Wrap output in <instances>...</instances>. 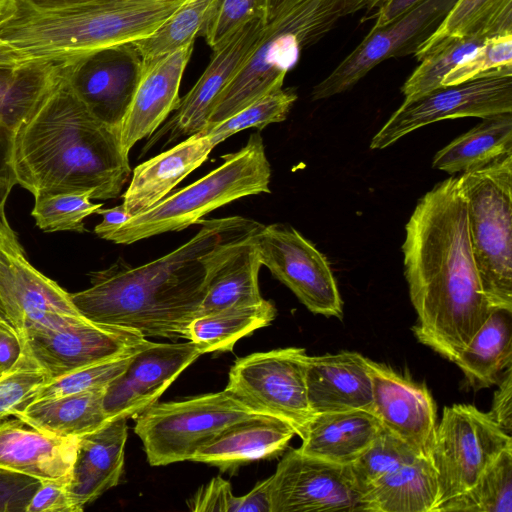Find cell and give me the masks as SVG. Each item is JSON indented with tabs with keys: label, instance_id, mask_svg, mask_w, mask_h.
I'll return each instance as SVG.
<instances>
[{
	"label": "cell",
	"instance_id": "cell-10",
	"mask_svg": "<svg viewBox=\"0 0 512 512\" xmlns=\"http://www.w3.org/2000/svg\"><path fill=\"white\" fill-rule=\"evenodd\" d=\"M308 356L303 348L287 347L241 357L225 389L259 413L286 422L302 438L314 416L307 397Z\"/></svg>",
	"mask_w": 512,
	"mask_h": 512
},
{
	"label": "cell",
	"instance_id": "cell-11",
	"mask_svg": "<svg viewBox=\"0 0 512 512\" xmlns=\"http://www.w3.org/2000/svg\"><path fill=\"white\" fill-rule=\"evenodd\" d=\"M457 0H421L363 40L311 92L322 100L353 88L381 62L414 55L436 31Z\"/></svg>",
	"mask_w": 512,
	"mask_h": 512
},
{
	"label": "cell",
	"instance_id": "cell-13",
	"mask_svg": "<svg viewBox=\"0 0 512 512\" xmlns=\"http://www.w3.org/2000/svg\"><path fill=\"white\" fill-rule=\"evenodd\" d=\"M0 298L21 337L81 315L70 293L29 262L4 209L0 210Z\"/></svg>",
	"mask_w": 512,
	"mask_h": 512
},
{
	"label": "cell",
	"instance_id": "cell-51",
	"mask_svg": "<svg viewBox=\"0 0 512 512\" xmlns=\"http://www.w3.org/2000/svg\"><path fill=\"white\" fill-rule=\"evenodd\" d=\"M23 350L22 337L16 328L0 323V375L15 365Z\"/></svg>",
	"mask_w": 512,
	"mask_h": 512
},
{
	"label": "cell",
	"instance_id": "cell-19",
	"mask_svg": "<svg viewBox=\"0 0 512 512\" xmlns=\"http://www.w3.org/2000/svg\"><path fill=\"white\" fill-rule=\"evenodd\" d=\"M372 383V413L384 431L428 457L436 428V405L423 384L366 359Z\"/></svg>",
	"mask_w": 512,
	"mask_h": 512
},
{
	"label": "cell",
	"instance_id": "cell-53",
	"mask_svg": "<svg viewBox=\"0 0 512 512\" xmlns=\"http://www.w3.org/2000/svg\"><path fill=\"white\" fill-rule=\"evenodd\" d=\"M421 0H386L369 15L362 18L361 22L375 20L372 28L380 27L396 18Z\"/></svg>",
	"mask_w": 512,
	"mask_h": 512
},
{
	"label": "cell",
	"instance_id": "cell-25",
	"mask_svg": "<svg viewBox=\"0 0 512 512\" xmlns=\"http://www.w3.org/2000/svg\"><path fill=\"white\" fill-rule=\"evenodd\" d=\"M286 422L262 415L237 422L202 445L191 461L203 462L222 472H235L251 461L282 454L294 437Z\"/></svg>",
	"mask_w": 512,
	"mask_h": 512
},
{
	"label": "cell",
	"instance_id": "cell-35",
	"mask_svg": "<svg viewBox=\"0 0 512 512\" xmlns=\"http://www.w3.org/2000/svg\"><path fill=\"white\" fill-rule=\"evenodd\" d=\"M512 33V0H457L436 31L418 48L420 61L451 37L491 38Z\"/></svg>",
	"mask_w": 512,
	"mask_h": 512
},
{
	"label": "cell",
	"instance_id": "cell-4",
	"mask_svg": "<svg viewBox=\"0 0 512 512\" xmlns=\"http://www.w3.org/2000/svg\"><path fill=\"white\" fill-rule=\"evenodd\" d=\"M185 1L15 0L0 40L29 62H73L148 36Z\"/></svg>",
	"mask_w": 512,
	"mask_h": 512
},
{
	"label": "cell",
	"instance_id": "cell-22",
	"mask_svg": "<svg viewBox=\"0 0 512 512\" xmlns=\"http://www.w3.org/2000/svg\"><path fill=\"white\" fill-rule=\"evenodd\" d=\"M127 419L109 421L78 437L75 461L66 490L76 512L117 486L124 472Z\"/></svg>",
	"mask_w": 512,
	"mask_h": 512
},
{
	"label": "cell",
	"instance_id": "cell-32",
	"mask_svg": "<svg viewBox=\"0 0 512 512\" xmlns=\"http://www.w3.org/2000/svg\"><path fill=\"white\" fill-rule=\"evenodd\" d=\"M253 237L237 246L216 268L196 317L264 299L258 282L262 264Z\"/></svg>",
	"mask_w": 512,
	"mask_h": 512
},
{
	"label": "cell",
	"instance_id": "cell-34",
	"mask_svg": "<svg viewBox=\"0 0 512 512\" xmlns=\"http://www.w3.org/2000/svg\"><path fill=\"white\" fill-rule=\"evenodd\" d=\"M276 316L269 300L249 305L231 306L194 318L188 326L187 339L203 352H230L241 338L268 326Z\"/></svg>",
	"mask_w": 512,
	"mask_h": 512
},
{
	"label": "cell",
	"instance_id": "cell-29",
	"mask_svg": "<svg viewBox=\"0 0 512 512\" xmlns=\"http://www.w3.org/2000/svg\"><path fill=\"white\" fill-rule=\"evenodd\" d=\"M105 389L38 399L13 416L34 428L59 437H80L109 421L103 398Z\"/></svg>",
	"mask_w": 512,
	"mask_h": 512
},
{
	"label": "cell",
	"instance_id": "cell-48",
	"mask_svg": "<svg viewBox=\"0 0 512 512\" xmlns=\"http://www.w3.org/2000/svg\"><path fill=\"white\" fill-rule=\"evenodd\" d=\"M26 512H76L66 490V485L42 481L32 496Z\"/></svg>",
	"mask_w": 512,
	"mask_h": 512
},
{
	"label": "cell",
	"instance_id": "cell-39",
	"mask_svg": "<svg viewBox=\"0 0 512 512\" xmlns=\"http://www.w3.org/2000/svg\"><path fill=\"white\" fill-rule=\"evenodd\" d=\"M296 100L294 91L274 88L200 134L207 135L215 147L244 129L253 127L261 130L269 124L284 121Z\"/></svg>",
	"mask_w": 512,
	"mask_h": 512
},
{
	"label": "cell",
	"instance_id": "cell-47",
	"mask_svg": "<svg viewBox=\"0 0 512 512\" xmlns=\"http://www.w3.org/2000/svg\"><path fill=\"white\" fill-rule=\"evenodd\" d=\"M236 497L231 484L220 476L212 478L187 500V506L195 512H234Z\"/></svg>",
	"mask_w": 512,
	"mask_h": 512
},
{
	"label": "cell",
	"instance_id": "cell-14",
	"mask_svg": "<svg viewBox=\"0 0 512 512\" xmlns=\"http://www.w3.org/2000/svg\"><path fill=\"white\" fill-rule=\"evenodd\" d=\"M22 341L24 349L50 380L96 363L135 354L149 343L134 330L96 323L82 315L56 326L27 331Z\"/></svg>",
	"mask_w": 512,
	"mask_h": 512
},
{
	"label": "cell",
	"instance_id": "cell-59",
	"mask_svg": "<svg viewBox=\"0 0 512 512\" xmlns=\"http://www.w3.org/2000/svg\"><path fill=\"white\" fill-rule=\"evenodd\" d=\"M0 323H7V324H12L11 320L9 319L6 311H5V308L3 306V303L1 301V298H0ZM14 326V325H13Z\"/></svg>",
	"mask_w": 512,
	"mask_h": 512
},
{
	"label": "cell",
	"instance_id": "cell-38",
	"mask_svg": "<svg viewBox=\"0 0 512 512\" xmlns=\"http://www.w3.org/2000/svg\"><path fill=\"white\" fill-rule=\"evenodd\" d=\"M486 40L477 36L451 37L436 45L402 85L404 101L415 100L440 88L443 78Z\"/></svg>",
	"mask_w": 512,
	"mask_h": 512
},
{
	"label": "cell",
	"instance_id": "cell-2",
	"mask_svg": "<svg viewBox=\"0 0 512 512\" xmlns=\"http://www.w3.org/2000/svg\"><path fill=\"white\" fill-rule=\"evenodd\" d=\"M405 230L414 335L453 362L493 311L474 261L459 178L445 179L420 198Z\"/></svg>",
	"mask_w": 512,
	"mask_h": 512
},
{
	"label": "cell",
	"instance_id": "cell-8",
	"mask_svg": "<svg viewBox=\"0 0 512 512\" xmlns=\"http://www.w3.org/2000/svg\"><path fill=\"white\" fill-rule=\"evenodd\" d=\"M262 415L224 389L156 402L135 418L134 432L142 441L148 463L166 466L191 461L202 445L227 427Z\"/></svg>",
	"mask_w": 512,
	"mask_h": 512
},
{
	"label": "cell",
	"instance_id": "cell-23",
	"mask_svg": "<svg viewBox=\"0 0 512 512\" xmlns=\"http://www.w3.org/2000/svg\"><path fill=\"white\" fill-rule=\"evenodd\" d=\"M366 359L351 351L308 356L307 397L314 415L349 410L372 412V383Z\"/></svg>",
	"mask_w": 512,
	"mask_h": 512
},
{
	"label": "cell",
	"instance_id": "cell-44",
	"mask_svg": "<svg viewBox=\"0 0 512 512\" xmlns=\"http://www.w3.org/2000/svg\"><path fill=\"white\" fill-rule=\"evenodd\" d=\"M133 355L106 360L52 379L36 390L34 401L106 389L114 379L125 371Z\"/></svg>",
	"mask_w": 512,
	"mask_h": 512
},
{
	"label": "cell",
	"instance_id": "cell-17",
	"mask_svg": "<svg viewBox=\"0 0 512 512\" xmlns=\"http://www.w3.org/2000/svg\"><path fill=\"white\" fill-rule=\"evenodd\" d=\"M201 355V349L188 340L149 341L132 356L125 371L106 387L103 407L108 421L138 417Z\"/></svg>",
	"mask_w": 512,
	"mask_h": 512
},
{
	"label": "cell",
	"instance_id": "cell-41",
	"mask_svg": "<svg viewBox=\"0 0 512 512\" xmlns=\"http://www.w3.org/2000/svg\"><path fill=\"white\" fill-rule=\"evenodd\" d=\"M92 191H71L35 199L31 215L36 225L45 232H85L84 219L102 208L95 204Z\"/></svg>",
	"mask_w": 512,
	"mask_h": 512
},
{
	"label": "cell",
	"instance_id": "cell-45",
	"mask_svg": "<svg viewBox=\"0 0 512 512\" xmlns=\"http://www.w3.org/2000/svg\"><path fill=\"white\" fill-rule=\"evenodd\" d=\"M262 7L263 0H218L199 35L214 50L243 23L256 17L263 19Z\"/></svg>",
	"mask_w": 512,
	"mask_h": 512
},
{
	"label": "cell",
	"instance_id": "cell-30",
	"mask_svg": "<svg viewBox=\"0 0 512 512\" xmlns=\"http://www.w3.org/2000/svg\"><path fill=\"white\" fill-rule=\"evenodd\" d=\"M511 313L493 310L453 361L475 390L491 387L499 374L511 366Z\"/></svg>",
	"mask_w": 512,
	"mask_h": 512
},
{
	"label": "cell",
	"instance_id": "cell-1",
	"mask_svg": "<svg viewBox=\"0 0 512 512\" xmlns=\"http://www.w3.org/2000/svg\"><path fill=\"white\" fill-rule=\"evenodd\" d=\"M186 243L138 267L93 272L91 287L70 294L90 321L134 330L145 338L187 339L216 268L263 224L241 216L202 219Z\"/></svg>",
	"mask_w": 512,
	"mask_h": 512
},
{
	"label": "cell",
	"instance_id": "cell-21",
	"mask_svg": "<svg viewBox=\"0 0 512 512\" xmlns=\"http://www.w3.org/2000/svg\"><path fill=\"white\" fill-rule=\"evenodd\" d=\"M194 42L161 57L142 71L141 79L123 119L120 140L124 151L151 136L180 101L179 88Z\"/></svg>",
	"mask_w": 512,
	"mask_h": 512
},
{
	"label": "cell",
	"instance_id": "cell-3",
	"mask_svg": "<svg viewBox=\"0 0 512 512\" xmlns=\"http://www.w3.org/2000/svg\"><path fill=\"white\" fill-rule=\"evenodd\" d=\"M67 62L58 81L14 131L12 163L17 180L34 198L92 191L114 199L131 174L120 132L88 109L73 89Z\"/></svg>",
	"mask_w": 512,
	"mask_h": 512
},
{
	"label": "cell",
	"instance_id": "cell-15",
	"mask_svg": "<svg viewBox=\"0 0 512 512\" xmlns=\"http://www.w3.org/2000/svg\"><path fill=\"white\" fill-rule=\"evenodd\" d=\"M512 112V76L491 75L437 88L403 102L371 140L384 149L414 130L444 119L485 118Z\"/></svg>",
	"mask_w": 512,
	"mask_h": 512
},
{
	"label": "cell",
	"instance_id": "cell-42",
	"mask_svg": "<svg viewBox=\"0 0 512 512\" xmlns=\"http://www.w3.org/2000/svg\"><path fill=\"white\" fill-rule=\"evenodd\" d=\"M491 75L512 76V33L488 38L443 78L441 87Z\"/></svg>",
	"mask_w": 512,
	"mask_h": 512
},
{
	"label": "cell",
	"instance_id": "cell-9",
	"mask_svg": "<svg viewBox=\"0 0 512 512\" xmlns=\"http://www.w3.org/2000/svg\"><path fill=\"white\" fill-rule=\"evenodd\" d=\"M509 446L511 435L488 413L470 404L446 406L429 452L437 475L438 505L470 488Z\"/></svg>",
	"mask_w": 512,
	"mask_h": 512
},
{
	"label": "cell",
	"instance_id": "cell-50",
	"mask_svg": "<svg viewBox=\"0 0 512 512\" xmlns=\"http://www.w3.org/2000/svg\"><path fill=\"white\" fill-rule=\"evenodd\" d=\"M13 140L14 131L0 126V210L17 184L12 163Z\"/></svg>",
	"mask_w": 512,
	"mask_h": 512
},
{
	"label": "cell",
	"instance_id": "cell-26",
	"mask_svg": "<svg viewBox=\"0 0 512 512\" xmlns=\"http://www.w3.org/2000/svg\"><path fill=\"white\" fill-rule=\"evenodd\" d=\"M213 148L209 137L199 133L139 164L123 195L126 211L133 216L164 199L208 158Z\"/></svg>",
	"mask_w": 512,
	"mask_h": 512
},
{
	"label": "cell",
	"instance_id": "cell-55",
	"mask_svg": "<svg viewBox=\"0 0 512 512\" xmlns=\"http://www.w3.org/2000/svg\"><path fill=\"white\" fill-rule=\"evenodd\" d=\"M27 61L16 49L6 43H0V67H16Z\"/></svg>",
	"mask_w": 512,
	"mask_h": 512
},
{
	"label": "cell",
	"instance_id": "cell-46",
	"mask_svg": "<svg viewBox=\"0 0 512 512\" xmlns=\"http://www.w3.org/2000/svg\"><path fill=\"white\" fill-rule=\"evenodd\" d=\"M41 480L0 467V512H26Z\"/></svg>",
	"mask_w": 512,
	"mask_h": 512
},
{
	"label": "cell",
	"instance_id": "cell-6",
	"mask_svg": "<svg viewBox=\"0 0 512 512\" xmlns=\"http://www.w3.org/2000/svg\"><path fill=\"white\" fill-rule=\"evenodd\" d=\"M194 183L166 196L149 209L133 215L106 240L132 244L170 231H180L242 197L269 193L271 169L259 133L250 135L239 151Z\"/></svg>",
	"mask_w": 512,
	"mask_h": 512
},
{
	"label": "cell",
	"instance_id": "cell-16",
	"mask_svg": "<svg viewBox=\"0 0 512 512\" xmlns=\"http://www.w3.org/2000/svg\"><path fill=\"white\" fill-rule=\"evenodd\" d=\"M269 481L271 512L360 511L348 464L291 449Z\"/></svg>",
	"mask_w": 512,
	"mask_h": 512
},
{
	"label": "cell",
	"instance_id": "cell-18",
	"mask_svg": "<svg viewBox=\"0 0 512 512\" xmlns=\"http://www.w3.org/2000/svg\"><path fill=\"white\" fill-rule=\"evenodd\" d=\"M142 71L141 56L129 42L70 62L68 77L76 94L93 115L120 132Z\"/></svg>",
	"mask_w": 512,
	"mask_h": 512
},
{
	"label": "cell",
	"instance_id": "cell-52",
	"mask_svg": "<svg viewBox=\"0 0 512 512\" xmlns=\"http://www.w3.org/2000/svg\"><path fill=\"white\" fill-rule=\"evenodd\" d=\"M269 477L259 481L247 494L236 497L234 512H271Z\"/></svg>",
	"mask_w": 512,
	"mask_h": 512
},
{
	"label": "cell",
	"instance_id": "cell-28",
	"mask_svg": "<svg viewBox=\"0 0 512 512\" xmlns=\"http://www.w3.org/2000/svg\"><path fill=\"white\" fill-rule=\"evenodd\" d=\"M439 487L428 457H416L376 481L360 497V511L435 512Z\"/></svg>",
	"mask_w": 512,
	"mask_h": 512
},
{
	"label": "cell",
	"instance_id": "cell-57",
	"mask_svg": "<svg viewBox=\"0 0 512 512\" xmlns=\"http://www.w3.org/2000/svg\"><path fill=\"white\" fill-rule=\"evenodd\" d=\"M386 0H351L350 14L365 11L364 17L373 12Z\"/></svg>",
	"mask_w": 512,
	"mask_h": 512
},
{
	"label": "cell",
	"instance_id": "cell-5",
	"mask_svg": "<svg viewBox=\"0 0 512 512\" xmlns=\"http://www.w3.org/2000/svg\"><path fill=\"white\" fill-rule=\"evenodd\" d=\"M350 4L351 0H300L265 23L254 50L218 97L204 131L268 91L283 87L302 50L350 15Z\"/></svg>",
	"mask_w": 512,
	"mask_h": 512
},
{
	"label": "cell",
	"instance_id": "cell-49",
	"mask_svg": "<svg viewBox=\"0 0 512 512\" xmlns=\"http://www.w3.org/2000/svg\"><path fill=\"white\" fill-rule=\"evenodd\" d=\"M491 419L507 434L512 431V373L511 366L506 368L498 389L494 393L491 410L488 412Z\"/></svg>",
	"mask_w": 512,
	"mask_h": 512
},
{
	"label": "cell",
	"instance_id": "cell-58",
	"mask_svg": "<svg viewBox=\"0 0 512 512\" xmlns=\"http://www.w3.org/2000/svg\"><path fill=\"white\" fill-rule=\"evenodd\" d=\"M15 0H0V22L13 11Z\"/></svg>",
	"mask_w": 512,
	"mask_h": 512
},
{
	"label": "cell",
	"instance_id": "cell-56",
	"mask_svg": "<svg viewBox=\"0 0 512 512\" xmlns=\"http://www.w3.org/2000/svg\"><path fill=\"white\" fill-rule=\"evenodd\" d=\"M300 0H263L262 17L263 21L267 23L276 14L286 7L296 3Z\"/></svg>",
	"mask_w": 512,
	"mask_h": 512
},
{
	"label": "cell",
	"instance_id": "cell-27",
	"mask_svg": "<svg viewBox=\"0 0 512 512\" xmlns=\"http://www.w3.org/2000/svg\"><path fill=\"white\" fill-rule=\"evenodd\" d=\"M383 431L377 417L368 410L315 414L307 425L298 450L346 465L355 460Z\"/></svg>",
	"mask_w": 512,
	"mask_h": 512
},
{
	"label": "cell",
	"instance_id": "cell-20",
	"mask_svg": "<svg viewBox=\"0 0 512 512\" xmlns=\"http://www.w3.org/2000/svg\"><path fill=\"white\" fill-rule=\"evenodd\" d=\"M264 25L261 17L250 19L212 50L208 66L190 91L180 98L172 118L152 144L164 133L169 135V144L205 130L218 97L254 50Z\"/></svg>",
	"mask_w": 512,
	"mask_h": 512
},
{
	"label": "cell",
	"instance_id": "cell-7",
	"mask_svg": "<svg viewBox=\"0 0 512 512\" xmlns=\"http://www.w3.org/2000/svg\"><path fill=\"white\" fill-rule=\"evenodd\" d=\"M458 178L483 294L493 310L512 312V154Z\"/></svg>",
	"mask_w": 512,
	"mask_h": 512
},
{
	"label": "cell",
	"instance_id": "cell-60",
	"mask_svg": "<svg viewBox=\"0 0 512 512\" xmlns=\"http://www.w3.org/2000/svg\"><path fill=\"white\" fill-rule=\"evenodd\" d=\"M0 43H4V42H2V41L0 40Z\"/></svg>",
	"mask_w": 512,
	"mask_h": 512
},
{
	"label": "cell",
	"instance_id": "cell-33",
	"mask_svg": "<svg viewBox=\"0 0 512 512\" xmlns=\"http://www.w3.org/2000/svg\"><path fill=\"white\" fill-rule=\"evenodd\" d=\"M66 64L30 61L0 67V126L15 131L62 76Z\"/></svg>",
	"mask_w": 512,
	"mask_h": 512
},
{
	"label": "cell",
	"instance_id": "cell-40",
	"mask_svg": "<svg viewBox=\"0 0 512 512\" xmlns=\"http://www.w3.org/2000/svg\"><path fill=\"white\" fill-rule=\"evenodd\" d=\"M416 453L395 436L383 431L355 460L348 464L360 497L376 481L415 459Z\"/></svg>",
	"mask_w": 512,
	"mask_h": 512
},
{
	"label": "cell",
	"instance_id": "cell-12",
	"mask_svg": "<svg viewBox=\"0 0 512 512\" xmlns=\"http://www.w3.org/2000/svg\"><path fill=\"white\" fill-rule=\"evenodd\" d=\"M260 262L312 313L343 318V301L326 257L286 224L263 225L253 237Z\"/></svg>",
	"mask_w": 512,
	"mask_h": 512
},
{
	"label": "cell",
	"instance_id": "cell-37",
	"mask_svg": "<svg viewBox=\"0 0 512 512\" xmlns=\"http://www.w3.org/2000/svg\"><path fill=\"white\" fill-rule=\"evenodd\" d=\"M217 1L186 0L151 34L132 42L141 56L142 69L182 46L195 42Z\"/></svg>",
	"mask_w": 512,
	"mask_h": 512
},
{
	"label": "cell",
	"instance_id": "cell-31",
	"mask_svg": "<svg viewBox=\"0 0 512 512\" xmlns=\"http://www.w3.org/2000/svg\"><path fill=\"white\" fill-rule=\"evenodd\" d=\"M508 154H512V112L482 118L439 150L432 167L449 174L464 173Z\"/></svg>",
	"mask_w": 512,
	"mask_h": 512
},
{
	"label": "cell",
	"instance_id": "cell-43",
	"mask_svg": "<svg viewBox=\"0 0 512 512\" xmlns=\"http://www.w3.org/2000/svg\"><path fill=\"white\" fill-rule=\"evenodd\" d=\"M46 372L24 349L18 361L0 375V420L24 410L36 390L49 382Z\"/></svg>",
	"mask_w": 512,
	"mask_h": 512
},
{
	"label": "cell",
	"instance_id": "cell-36",
	"mask_svg": "<svg viewBox=\"0 0 512 512\" xmlns=\"http://www.w3.org/2000/svg\"><path fill=\"white\" fill-rule=\"evenodd\" d=\"M512 512V446L504 449L475 483L435 512Z\"/></svg>",
	"mask_w": 512,
	"mask_h": 512
},
{
	"label": "cell",
	"instance_id": "cell-54",
	"mask_svg": "<svg viewBox=\"0 0 512 512\" xmlns=\"http://www.w3.org/2000/svg\"><path fill=\"white\" fill-rule=\"evenodd\" d=\"M97 214L102 215V222L95 226L94 232L103 239L116 231L121 225L129 220L132 215L128 213L123 204L109 209L100 208Z\"/></svg>",
	"mask_w": 512,
	"mask_h": 512
},
{
	"label": "cell",
	"instance_id": "cell-24",
	"mask_svg": "<svg viewBox=\"0 0 512 512\" xmlns=\"http://www.w3.org/2000/svg\"><path fill=\"white\" fill-rule=\"evenodd\" d=\"M78 438L42 432L17 418L0 423V467L67 485Z\"/></svg>",
	"mask_w": 512,
	"mask_h": 512
}]
</instances>
